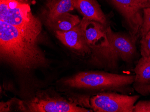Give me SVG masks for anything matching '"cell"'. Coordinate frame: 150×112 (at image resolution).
Segmentation results:
<instances>
[{"label":"cell","instance_id":"obj_1","mask_svg":"<svg viewBox=\"0 0 150 112\" xmlns=\"http://www.w3.org/2000/svg\"><path fill=\"white\" fill-rule=\"evenodd\" d=\"M0 55L3 61L23 70L46 63L37 41L17 27L0 20Z\"/></svg>","mask_w":150,"mask_h":112},{"label":"cell","instance_id":"obj_2","mask_svg":"<svg viewBox=\"0 0 150 112\" xmlns=\"http://www.w3.org/2000/svg\"><path fill=\"white\" fill-rule=\"evenodd\" d=\"M0 20L17 27L37 41L42 32V23L33 15L29 0H0Z\"/></svg>","mask_w":150,"mask_h":112},{"label":"cell","instance_id":"obj_3","mask_svg":"<svg viewBox=\"0 0 150 112\" xmlns=\"http://www.w3.org/2000/svg\"><path fill=\"white\" fill-rule=\"evenodd\" d=\"M135 76L104 72H81L67 79L65 84L74 88L103 89L125 93L133 84Z\"/></svg>","mask_w":150,"mask_h":112},{"label":"cell","instance_id":"obj_4","mask_svg":"<svg viewBox=\"0 0 150 112\" xmlns=\"http://www.w3.org/2000/svg\"><path fill=\"white\" fill-rule=\"evenodd\" d=\"M109 45L93 53L103 60L111 68L117 66L120 61L129 63L135 56L137 38L120 33L115 32L110 26L106 28Z\"/></svg>","mask_w":150,"mask_h":112},{"label":"cell","instance_id":"obj_5","mask_svg":"<svg viewBox=\"0 0 150 112\" xmlns=\"http://www.w3.org/2000/svg\"><path fill=\"white\" fill-rule=\"evenodd\" d=\"M139 97L114 92L104 93L92 97L91 104L95 112H134L135 104Z\"/></svg>","mask_w":150,"mask_h":112},{"label":"cell","instance_id":"obj_6","mask_svg":"<svg viewBox=\"0 0 150 112\" xmlns=\"http://www.w3.org/2000/svg\"><path fill=\"white\" fill-rule=\"evenodd\" d=\"M126 22L130 35L138 38L143 21L142 11L147 8L145 0H110Z\"/></svg>","mask_w":150,"mask_h":112},{"label":"cell","instance_id":"obj_7","mask_svg":"<svg viewBox=\"0 0 150 112\" xmlns=\"http://www.w3.org/2000/svg\"><path fill=\"white\" fill-rule=\"evenodd\" d=\"M80 24L87 44L93 53L109 46L106 31L107 26L84 17Z\"/></svg>","mask_w":150,"mask_h":112},{"label":"cell","instance_id":"obj_8","mask_svg":"<svg viewBox=\"0 0 150 112\" xmlns=\"http://www.w3.org/2000/svg\"><path fill=\"white\" fill-rule=\"evenodd\" d=\"M25 111L35 112H90L83 107L66 100L54 99H38L37 98L26 104Z\"/></svg>","mask_w":150,"mask_h":112},{"label":"cell","instance_id":"obj_9","mask_svg":"<svg viewBox=\"0 0 150 112\" xmlns=\"http://www.w3.org/2000/svg\"><path fill=\"white\" fill-rule=\"evenodd\" d=\"M56 36L65 46L82 54H90L91 49L87 44L81 24L66 31H55Z\"/></svg>","mask_w":150,"mask_h":112},{"label":"cell","instance_id":"obj_10","mask_svg":"<svg viewBox=\"0 0 150 112\" xmlns=\"http://www.w3.org/2000/svg\"><path fill=\"white\" fill-rule=\"evenodd\" d=\"M135 79L133 83L134 90L142 96L150 94V58L139 60L134 68Z\"/></svg>","mask_w":150,"mask_h":112},{"label":"cell","instance_id":"obj_11","mask_svg":"<svg viewBox=\"0 0 150 112\" xmlns=\"http://www.w3.org/2000/svg\"><path fill=\"white\" fill-rule=\"evenodd\" d=\"M74 6L84 18L107 26L106 16L96 0H74Z\"/></svg>","mask_w":150,"mask_h":112},{"label":"cell","instance_id":"obj_12","mask_svg":"<svg viewBox=\"0 0 150 112\" xmlns=\"http://www.w3.org/2000/svg\"><path fill=\"white\" fill-rule=\"evenodd\" d=\"M47 24L59 16L75 9L74 0H49L46 4Z\"/></svg>","mask_w":150,"mask_h":112},{"label":"cell","instance_id":"obj_13","mask_svg":"<svg viewBox=\"0 0 150 112\" xmlns=\"http://www.w3.org/2000/svg\"><path fill=\"white\" fill-rule=\"evenodd\" d=\"M81 22L78 16L72 15L68 12L57 17L48 25L55 31H66L80 24Z\"/></svg>","mask_w":150,"mask_h":112},{"label":"cell","instance_id":"obj_14","mask_svg":"<svg viewBox=\"0 0 150 112\" xmlns=\"http://www.w3.org/2000/svg\"><path fill=\"white\" fill-rule=\"evenodd\" d=\"M143 21L140 34L142 37L150 31V7L143 9Z\"/></svg>","mask_w":150,"mask_h":112},{"label":"cell","instance_id":"obj_15","mask_svg":"<svg viewBox=\"0 0 150 112\" xmlns=\"http://www.w3.org/2000/svg\"><path fill=\"white\" fill-rule=\"evenodd\" d=\"M140 45L142 57L150 58V31L144 36L142 37Z\"/></svg>","mask_w":150,"mask_h":112},{"label":"cell","instance_id":"obj_16","mask_svg":"<svg viewBox=\"0 0 150 112\" xmlns=\"http://www.w3.org/2000/svg\"><path fill=\"white\" fill-rule=\"evenodd\" d=\"M134 112H150V100L138 102L135 104Z\"/></svg>","mask_w":150,"mask_h":112},{"label":"cell","instance_id":"obj_17","mask_svg":"<svg viewBox=\"0 0 150 112\" xmlns=\"http://www.w3.org/2000/svg\"><path fill=\"white\" fill-rule=\"evenodd\" d=\"M145 1H146V2H147V8H148V7H149V4H150V0H145Z\"/></svg>","mask_w":150,"mask_h":112},{"label":"cell","instance_id":"obj_18","mask_svg":"<svg viewBox=\"0 0 150 112\" xmlns=\"http://www.w3.org/2000/svg\"></svg>","mask_w":150,"mask_h":112}]
</instances>
